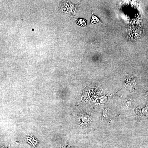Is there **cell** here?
Wrapping results in <instances>:
<instances>
[{
  "label": "cell",
  "mask_w": 148,
  "mask_h": 148,
  "mask_svg": "<svg viewBox=\"0 0 148 148\" xmlns=\"http://www.w3.org/2000/svg\"><path fill=\"white\" fill-rule=\"evenodd\" d=\"M26 141L31 145L34 148H36L39 142L32 136L29 135L26 137Z\"/></svg>",
  "instance_id": "6da1fadb"
},
{
  "label": "cell",
  "mask_w": 148,
  "mask_h": 148,
  "mask_svg": "<svg viewBox=\"0 0 148 148\" xmlns=\"http://www.w3.org/2000/svg\"><path fill=\"white\" fill-rule=\"evenodd\" d=\"M76 21L78 24L81 26L85 27L86 25V21L85 19H78Z\"/></svg>",
  "instance_id": "7a4b0ae2"
},
{
  "label": "cell",
  "mask_w": 148,
  "mask_h": 148,
  "mask_svg": "<svg viewBox=\"0 0 148 148\" xmlns=\"http://www.w3.org/2000/svg\"><path fill=\"white\" fill-rule=\"evenodd\" d=\"M92 11V18L91 20V22L90 23V24H93L95 23H96L97 22H99V19L96 17L94 16Z\"/></svg>",
  "instance_id": "3957f363"
},
{
  "label": "cell",
  "mask_w": 148,
  "mask_h": 148,
  "mask_svg": "<svg viewBox=\"0 0 148 148\" xmlns=\"http://www.w3.org/2000/svg\"><path fill=\"white\" fill-rule=\"evenodd\" d=\"M131 105V103L130 102H127L125 105L124 108L125 109H128Z\"/></svg>",
  "instance_id": "277c9868"
},
{
  "label": "cell",
  "mask_w": 148,
  "mask_h": 148,
  "mask_svg": "<svg viewBox=\"0 0 148 148\" xmlns=\"http://www.w3.org/2000/svg\"><path fill=\"white\" fill-rule=\"evenodd\" d=\"M142 112L144 115H148V107L144 108L142 110Z\"/></svg>",
  "instance_id": "5b68a950"
},
{
  "label": "cell",
  "mask_w": 148,
  "mask_h": 148,
  "mask_svg": "<svg viewBox=\"0 0 148 148\" xmlns=\"http://www.w3.org/2000/svg\"><path fill=\"white\" fill-rule=\"evenodd\" d=\"M10 145H5L3 146L2 148H10Z\"/></svg>",
  "instance_id": "8992f818"
}]
</instances>
